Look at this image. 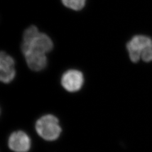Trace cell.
I'll list each match as a JSON object with an SVG mask.
<instances>
[{
	"label": "cell",
	"instance_id": "3957f363",
	"mask_svg": "<svg viewBox=\"0 0 152 152\" xmlns=\"http://www.w3.org/2000/svg\"><path fill=\"white\" fill-rule=\"evenodd\" d=\"M54 47L53 41L47 34L43 33H31L25 36L23 39L22 52L29 50L37 51L46 54Z\"/></svg>",
	"mask_w": 152,
	"mask_h": 152
},
{
	"label": "cell",
	"instance_id": "8992f818",
	"mask_svg": "<svg viewBox=\"0 0 152 152\" xmlns=\"http://www.w3.org/2000/svg\"><path fill=\"white\" fill-rule=\"evenodd\" d=\"M10 149L15 152H28L31 147V140L27 134L22 131L12 133L8 140Z\"/></svg>",
	"mask_w": 152,
	"mask_h": 152
},
{
	"label": "cell",
	"instance_id": "277c9868",
	"mask_svg": "<svg viewBox=\"0 0 152 152\" xmlns=\"http://www.w3.org/2000/svg\"><path fill=\"white\" fill-rule=\"evenodd\" d=\"M84 83V77L81 72L70 69L65 72L61 78L62 86L68 92H77L81 90Z\"/></svg>",
	"mask_w": 152,
	"mask_h": 152
},
{
	"label": "cell",
	"instance_id": "ba28073f",
	"mask_svg": "<svg viewBox=\"0 0 152 152\" xmlns=\"http://www.w3.org/2000/svg\"><path fill=\"white\" fill-rule=\"evenodd\" d=\"M86 0H61L63 5L73 10H80L86 4Z\"/></svg>",
	"mask_w": 152,
	"mask_h": 152
},
{
	"label": "cell",
	"instance_id": "6da1fadb",
	"mask_svg": "<svg viewBox=\"0 0 152 152\" xmlns=\"http://www.w3.org/2000/svg\"><path fill=\"white\" fill-rule=\"evenodd\" d=\"M131 61L137 63L140 60L145 63L152 61V38L146 35L133 36L126 44Z\"/></svg>",
	"mask_w": 152,
	"mask_h": 152
},
{
	"label": "cell",
	"instance_id": "7a4b0ae2",
	"mask_svg": "<svg viewBox=\"0 0 152 152\" xmlns=\"http://www.w3.org/2000/svg\"><path fill=\"white\" fill-rule=\"evenodd\" d=\"M36 130L39 136L47 141L56 140L61 132L59 120L52 114H46L39 118L36 124Z\"/></svg>",
	"mask_w": 152,
	"mask_h": 152
},
{
	"label": "cell",
	"instance_id": "52a82bcc",
	"mask_svg": "<svg viewBox=\"0 0 152 152\" xmlns=\"http://www.w3.org/2000/svg\"><path fill=\"white\" fill-rule=\"evenodd\" d=\"M28 67L34 71H40L46 67L48 59L46 54L29 50L23 53Z\"/></svg>",
	"mask_w": 152,
	"mask_h": 152
},
{
	"label": "cell",
	"instance_id": "5b68a950",
	"mask_svg": "<svg viewBox=\"0 0 152 152\" xmlns=\"http://www.w3.org/2000/svg\"><path fill=\"white\" fill-rule=\"evenodd\" d=\"M15 61L12 57L1 51L0 55V79L1 81L9 83L13 81L15 76Z\"/></svg>",
	"mask_w": 152,
	"mask_h": 152
}]
</instances>
